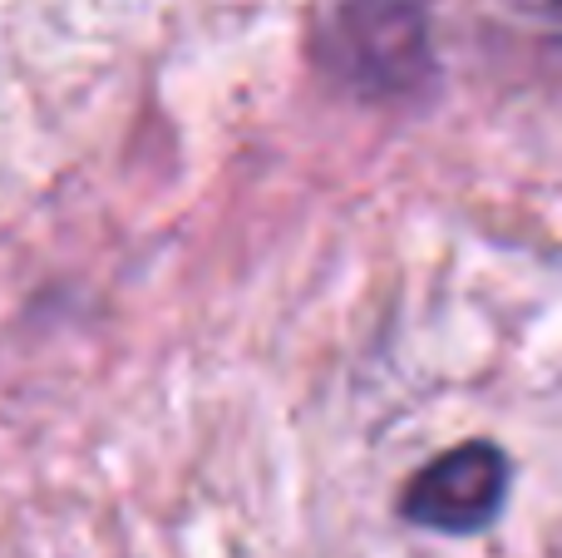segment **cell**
Wrapping results in <instances>:
<instances>
[{
    "label": "cell",
    "mask_w": 562,
    "mask_h": 558,
    "mask_svg": "<svg viewBox=\"0 0 562 558\" xmlns=\"http://www.w3.org/2000/svg\"><path fill=\"white\" fill-rule=\"evenodd\" d=\"M524 15H543V20H562V0H508Z\"/></svg>",
    "instance_id": "3"
},
{
    "label": "cell",
    "mask_w": 562,
    "mask_h": 558,
    "mask_svg": "<svg viewBox=\"0 0 562 558\" xmlns=\"http://www.w3.org/2000/svg\"><path fill=\"white\" fill-rule=\"evenodd\" d=\"M326 59L356 94H409L429 75V25L419 0H336Z\"/></svg>",
    "instance_id": "1"
},
{
    "label": "cell",
    "mask_w": 562,
    "mask_h": 558,
    "mask_svg": "<svg viewBox=\"0 0 562 558\" xmlns=\"http://www.w3.org/2000/svg\"><path fill=\"white\" fill-rule=\"evenodd\" d=\"M508 500V460L494 445H459L415 475L405 514L439 534H479Z\"/></svg>",
    "instance_id": "2"
}]
</instances>
